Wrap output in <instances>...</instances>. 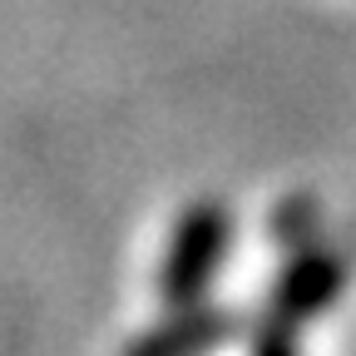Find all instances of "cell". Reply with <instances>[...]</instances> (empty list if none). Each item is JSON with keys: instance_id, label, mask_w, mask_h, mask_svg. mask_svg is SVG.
<instances>
[{"instance_id": "cell-1", "label": "cell", "mask_w": 356, "mask_h": 356, "mask_svg": "<svg viewBox=\"0 0 356 356\" xmlns=\"http://www.w3.org/2000/svg\"><path fill=\"white\" fill-rule=\"evenodd\" d=\"M228 248V213L218 203H198L184 213V222L173 228L163 273H159V292L168 307H193L208 292V277Z\"/></svg>"}, {"instance_id": "cell-2", "label": "cell", "mask_w": 356, "mask_h": 356, "mask_svg": "<svg viewBox=\"0 0 356 356\" xmlns=\"http://www.w3.org/2000/svg\"><path fill=\"white\" fill-rule=\"evenodd\" d=\"M341 282H346V273H341V262L332 252H302L287 273H282V282L273 292V307L282 312L287 322L317 317V312H327L337 302Z\"/></svg>"}, {"instance_id": "cell-3", "label": "cell", "mask_w": 356, "mask_h": 356, "mask_svg": "<svg viewBox=\"0 0 356 356\" xmlns=\"http://www.w3.org/2000/svg\"><path fill=\"white\" fill-rule=\"evenodd\" d=\"M228 337V317L222 312H178L173 322L144 332L129 346V356H203Z\"/></svg>"}, {"instance_id": "cell-4", "label": "cell", "mask_w": 356, "mask_h": 356, "mask_svg": "<svg viewBox=\"0 0 356 356\" xmlns=\"http://www.w3.org/2000/svg\"><path fill=\"white\" fill-rule=\"evenodd\" d=\"M252 356H292V341L282 337V332H267L262 341H257V351Z\"/></svg>"}]
</instances>
